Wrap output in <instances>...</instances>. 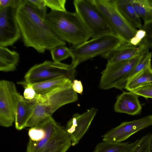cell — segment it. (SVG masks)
<instances>
[{"mask_svg": "<svg viewBox=\"0 0 152 152\" xmlns=\"http://www.w3.org/2000/svg\"><path fill=\"white\" fill-rule=\"evenodd\" d=\"M16 18L24 45L44 53L66 42L59 39L48 26L40 12L28 0L16 9Z\"/></svg>", "mask_w": 152, "mask_h": 152, "instance_id": "1", "label": "cell"}, {"mask_svg": "<svg viewBox=\"0 0 152 152\" xmlns=\"http://www.w3.org/2000/svg\"><path fill=\"white\" fill-rule=\"evenodd\" d=\"M44 20L57 37L72 45L81 44L91 37L75 12L51 11Z\"/></svg>", "mask_w": 152, "mask_h": 152, "instance_id": "2", "label": "cell"}, {"mask_svg": "<svg viewBox=\"0 0 152 152\" xmlns=\"http://www.w3.org/2000/svg\"><path fill=\"white\" fill-rule=\"evenodd\" d=\"M36 126L44 130L45 136L38 141L29 139L26 152H66L72 145L65 128L52 116H48Z\"/></svg>", "mask_w": 152, "mask_h": 152, "instance_id": "3", "label": "cell"}, {"mask_svg": "<svg viewBox=\"0 0 152 152\" xmlns=\"http://www.w3.org/2000/svg\"><path fill=\"white\" fill-rule=\"evenodd\" d=\"M123 44L118 37L110 34L92 38L78 45H72L69 48L72 59L70 65L75 69L81 63L97 56L107 59L113 51Z\"/></svg>", "mask_w": 152, "mask_h": 152, "instance_id": "4", "label": "cell"}, {"mask_svg": "<svg viewBox=\"0 0 152 152\" xmlns=\"http://www.w3.org/2000/svg\"><path fill=\"white\" fill-rule=\"evenodd\" d=\"M73 3L75 12L92 38L107 34H115L92 0H74Z\"/></svg>", "mask_w": 152, "mask_h": 152, "instance_id": "5", "label": "cell"}, {"mask_svg": "<svg viewBox=\"0 0 152 152\" xmlns=\"http://www.w3.org/2000/svg\"><path fill=\"white\" fill-rule=\"evenodd\" d=\"M124 44H129L137 29L130 25L117 9L115 0H92Z\"/></svg>", "mask_w": 152, "mask_h": 152, "instance_id": "6", "label": "cell"}, {"mask_svg": "<svg viewBox=\"0 0 152 152\" xmlns=\"http://www.w3.org/2000/svg\"><path fill=\"white\" fill-rule=\"evenodd\" d=\"M142 54L114 64L106 65L101 73L99 88L103 90L113 88L125 89L131 72Z\"/></svg>", "mask_w": 152, "mask_h": 152, "instance_id": "7", "label": "cell"}, {"mask_svg": "<svg viewBox=\"0 0 152 152\" xmlns=\"http://www.w3.org/2000/svg\"><path fill=\"white\" fill-rule=\"evenodd\" d=\"M75 69L70 64L47 60L31 67L25 74L24 78L25 82L31 84L64 76L72 80L73 74L75 73Z\"/></svg>", "mask_w": 152, "mask_h": 152, "instance_id": "8", "label": "cell"}, {"mask_svg": "<svg viewBox=\"0 0 152 152\" xmlns=\"http://www.w3.org/2000/svg\"><path fill=\"white\" fill-rule=\"evenodd\" d=\"M14 83L6 80L0 81V125L9 127L15 121L19 95Z\"/></svg>", "mask_w": 152, "mask_h": 152, "instance_id": "9", "label": "cell"}, {"mask_svg": "<svg viewBox=\"0 0 152 152\" xmlns=\"http://www.w3.org/2000/svg\"><path fill=\"white\" fill-rule=\"evenodd\" d=\"M72 80L42 95L37 94L35 99L45 106L49 115L61 107L76 101L77 93L72 89Z\"/></svg>", "mask_w": 152, "mask_h": 152, "instance_id": "10", "label": "cell"}, {"mask_svg": "<svg viewBox=\"0 0 152 152\" xmlns=\"http://www.w3.org/2000/svg\"><path fill=\"white\" fill-rule=\"evenodd\" d=\"M16 9L9 7L0 10V46H12L20 37Z\"/></svg>", "mask_w": 152, "mask_h": 152, "instance_id": "11", "label": "cell"}, {"mask_svg": "<svg viewBox=\"0 0 152 152\" xmlns=\"http://www.w3.org/2000/svg\"><path fill=\"white\" fill-rule=\"evenodd\" d=\"M152 126V115L141 118L121 123L108 131L103 137V141L111 142H121L134 134Z\"/></svg>", "mask_w": 152, "mask_h": 152, "instance_id": "12", "label": "cell"}, {"mask_svg": "<svg viewBox=\"0 0 152 152\" xmlns=\"http://www.w3.org/2000/svg\"><path fill=\"white\" fill-rule=\"evenodd\" d=\"M97 111L92 107L81 114L75 113L68 122L65 128L72 142V145L77 144L88 129Z\"/></svg>", "mask_w": 152, "mask_h": 152, "instance_id": "13", "label": "cell"}, {"mask_svg": "<svg viewBox=\"0 0 152 152\" xmlns=\"http://www.w3.org/2000/svg\"><path fill=\"white\" fill-rule=\"evenodd\" d=\"M138 96L131 91L124 92L117 98L114 105L115 111L131 115L139 114L141 111L142 106Z\"/></svg>", "mask_w": 152, "mask_h": 152, "instance_id": "14", "label": "cell"}, {"mask_svg": "<svg viewBox=\"0 0 152 152\" xmlns=\"http://www.w3.org/2000/svg\"><path fill=\"white\" fill-rule=\"evenodd\" d=\"M148 51L142 45L134 46L129 44H125L113 51L106 59V65H110L127 60Z\"/></svg>", "mask_w": 152, "mask_h": 152, "instance_id": "15", "label": "cell"}, {"mask_svg": "<svg viewBox=\"0 0 152 152\" xmlns=\"http://www.w3.org/2000/svg\"><path fill=\"white\" fill-rule=\"evenodd\" d=\"M37 103L35 99L30 100L19 95L17 105L15 124L16 129L19 130L26 127V123Z\"/></svg>", "mask_w": 152, "mask_h": 152, "instance_id": "16", "label": "cell"}, {"mask_svg": "<svg viewBox=\"0 0 152 152\" xmlns=\"http://www.w3.org/2000/svg\"><path fill=\"white\" fill-rule=\"evenodd\" d=\"M115 2L118 11L130 25L136 29L142 28L140 18L135 11L131 0H115Z\"/></svg>", "mask_w": 152, "mask_h": 152, "instance_id": "17", "label": "cell"}, {"mask_svg": "<svg viewBox=\"0 0 152 152\" xmlns=\"http://www.w3.org/2000/svg\"><path fill=\"white\" fill-rule=\"evenodd\" d=\"M20 60L17 51L6 47L0 46V71L8 72L16 70Z\"/></svg>", "mask_w": 152, "mask_h": 152, "instance_id": "18", "label": "cell"}, {"mask_svg": "<svg viewBox=\"0 0 152 152\" xmlns=\"http://www.w3.org/2000/svg\"><path fill=\"white\" fill-rule=\"evenodd\" d=\"M152 85V68L148 67L140 72L127 82L125 89L131 91L138 88Z\"/></svg>", "mask_w": 152, "mask_h": 152, "instance_id": "19", "label": "cell"}, {"mask_svg": "<svg viewBox=\"0 0 152 152\" xmlns=\"http://www.w3.org/2000/svg\"><path fill=\"white\" fill-rule=\"evenodd\" d=\"M138 140L131 143L129 142L115 143L103 141L97 145L93 152H131Z\"/></svg>", "mask_w": 152, "mask_h": 152, "instance_id": "20", "label": "cell"}, {"mask_svg": "<svg viewBox=\"0 0 152 152\" xmlns=\"http://www.w3.org/2000/svg\"><path fill=\"white\" fill-rule=\"evenodd\" d=\"M70 78L64 76L34 84L30 83L36 93L38 94H45L67 83Z\"/></svg>", "mask_w": 152, "mask_h": 152, "instance_id": "21", "label": "cell"}, {"mask_svg": "<svg viewBox=\"0 0 152 152\" xmlns=\"http://www.w3.org/2000/svg\"><path fill=\"white\" fill-rule=\"evenodd\" d=\"M133 7L144 24L152 23V0H131Z\"/></svg>", "mask_w": 152, "mask_h": 152, "instance_id": "22", "label": "cell"}, {"mask_svg": "<svg viewBox=\"0 0 152 152\" xmlns=\"http://www.w3.org/2000/svg\"><path fill=\"white\" fill-rule=\"evenodd\" d=\"M48 116L49 115L44 105L37 101V103L26 123V127H34Z\"/></svg>", "mask_w": 152, "mask_h": 152, "instance_id": "23", "label": "cell"}, {"mask_svg": "<svg viewBox=\"0 0 152 152\" xmlns=\"http://www.w3.org/2000/svg\"><path fill=\"white\" fill-rule=\"evenodd\" d=\"M152 55V53L149 51H148L141 55L131 72L128 81L144 69L151 66V61Z\"/></svg>", "mask_w": 152, "mask_h": 152, "instance_id": "24", "label": "cell"}, {"mask_svg": "<svg viewBox=\"0 0 152 152\" xmlns=\"http://www.w3.org/2000/svg\"><path fill=\"white\" fill-rule=\"evenodd\" d=\"M152 134L149 133L138 140L131 152H152Z\"/></svg>", "mask_w": 152, "mask_h": 152, "instance_id": "25", "label": "cell"}, {"mask_svg": "<svg viewBox=\"0 0 152 152\" xmlns=\"http://www.w3.org/2000/svg\"><path fill=\"white\" fill-rule=\"evenodd\" d=\"M50 53L53 61L55 62H61L71 57L70 49L65 45L57 46L51 50Z\"/></svg>", "mask_w": 152, "mask_h": 152, "instance_id": "26", "label": "cell"}, {"mask_svg": "<svg viewBox=\"0 0 152 152\" xmlns=\"http://www.w3.org/2000/svg\"><path fill=\"white\" fill-rule=\"evenodd\" d=\"M141 28L145 31L146 35L140 44L147 49H152V23L143 24Z\"/></svg>", "mask_w": 152, "mask_h": 152, "instance_id": "27", "label": "cell"}, {"mask_svg": "<svg viewBox=\"0 0 152 152\" xmlns=\"http://www.w3.org/2000/svg\"><path fill=\"white\" fill-rule=\"evenodd\" d=\"M47 7L50 8L51 11H65L66 3V0H44Z\"/></svg>", "mask_w": 152, "mask_h": 152, "instance_id": "28", "label": "cell"}, {"mask_svg": "<svg viewBox=\"0 0 152 152\" xmlns=\"http://www.w3.org/2000/svg\"><path fill=\"white\" fill-rule=\"evenodd\" d=\"M45 132L42 128L37 126L31 128L28 130L29 139L34 141H38L43 138Z\"/></svg>", "mask_w": 152, "mask_h": 152, "instance_id": "29", "label": "cell"}, {"mask_svg": "<svg viewBox=\"0 0 152 152\" xmlns=\"http://www.w3.org/2000/svg\"><path fill=\"white\" fill-rule=\"evenodd\" d=\"M18 83L22 85L24 87L23 96L26 99L30 100L35 99L37 93L30 83L25 81L18 82Z\"/></svg>", "mask_w": 152, "mask_h": 152, "instance_id": "30", "label": "cell"}, {"mask_svg": "<svg viewBox=\"0 0 152 152\" xmlns=\"http://www.w3.org/2000/svg\"><path fill=\"white\" fill-rule=\"evenodd\" d=\"M131 91L146 99L152 98V85L141 87Z\"/></svg>", "mask_w": 152, "mask_h": 152, "instance_id": "31", "label": "cell"}, {"mask_svg": "<svg viewBox=\"0 0 152 152\" xmlns=\"http://www.w3.org/2000/svg\"><path fill=\"white\" fill-rule=\"evenodd\" d=\"M146 35L145 31L142 29L137 30L134 35L131 39L129 44L134 46H138Z\"/></svg>", "mask_w": 152, "mask_h": 152, "instance_id": "32", "label": "cell"}, {"mask_svg": "<svg viewBox=\"0 0 152 152\" xmlns=\"http://www.w3.org/2000/svg\"><path fill=\"white\" fill-rule=\"evenodd\" d=\"M40 12L42 17L45 19L47 14V7L44 0H28Z\"/></svg>", "mask_w": 152, "mask_h": 152, "instance_id": "33", "label": "cell"}, {"mask_svg": "<svg viewBox=\"0 0 152 152\" xmlns=\"http://www.w3.org/2000/svg\"><path fill=\"white\" fill-rule=\"evenodd\" d=\"M22 1V0H0V10L9 7L17 9Z\"/></svg>", "mask_w": 152, "mask_h": 152, "instance_id": "34", "label": "cell"}, {"mask_svg": "<svg viewBox=\"0 0 152 152\" xmlns=\"http://www.w3.org/2000/svg\"><path fill=\"white\" fill-rule=\"evenodd\" d=\"M72 87L75 92L80 94H82L83 87L80 80H78L76 79L72 81Z\"/></svg>", "mask_w": 152, "mask_h": 152, "instance_id": "35", "label": "cell"}, {"mask_svg": "<svg viewBox=\"0 0 152 152\" xmlns=\"http://www.w3.org/2000/svg\"><path fill=\"white\" fill-rule=\"evenodd\" d=\"M151 150L152 151V145H151Z\"/></svg>", "mask_w": 152, "mask_h": 152, "instance_id": "36", "label": "cell"}, {"mask_svg": "<svg viewBox=\"0 0 152 152\" xmlns=\"http://www.w3.org/2000/svg\"></svg>", "mask_w": 152, "mask_h": 152, "instance_id": "37", "label": "cell"}]
</instances>
